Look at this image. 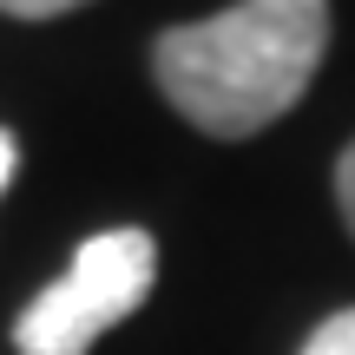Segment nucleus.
<instances>
[{"instance_id":"nucleus-1","label":"nucleus","mask_w":355,"mask_h":355,"mask_svg":"<svg viewBox=\"0 0 355 355\" xmlns=\"http://www.w3.org/2000/svg\"><path fill=\"white\" fill-rule=\"evenodd\" d=\"M329 53V0H237L152 40V79L184 125L250 139L309 92Z\"/></svg>"},{"instance_id":"nucleus-2","label":"nucleus","mask_w":355,"mask_h":355,"mask_svg":"<svg viewBox=\"0 0 355 355\" xmlns=\"http://www.w3.org/2000/svg\"><path fill=\"white\" fill-rule=\"evenodd\" d=\"M152 283H158L152 230H139V224L99 230V237L79 243L73 270L13 316V349L20 355H86L99 336H112L125 316H139Z\"/></svg>"},{"instance_id":"nucleus-3","label":"nucleus","mask_w":355,"mask_h":355,"mask_svg":"<svg viewBox=\"0 0 355 355\" xmlns=\"http://www.w3.org/2000/svg\"><path fill=\"white\" fill-rule=\"evenodd\" d=\"M303 355H355V309H336V316L316 322V336L303 343Z\"/></svg>"},{"instance_id":"nucleus-4","label":"nucleus","mask_w":355,"mask_h":355,"mask_svg":"<svg viewBox=\"0 0 355 355\" xmlns=\"http://www.w3.org/2000/svg\"><path fill=\"white\" fill-rule=\"evenodd\" d=\"M86 7V0H0V13L7 20H60V13Z\"/></svg>"},{"instance_id":"nucleus-5","label":"nucleus","mask_w":355,"mask_h":355,"mask_svg":"<svg viewBox=\"0 0 355 355\" xmlns=\"http://www.w3.org/2000/svg\"><path fill=\"white\" fill-rule=\"evenodd\" d=\"M336 204H343V224H349V237H355V145L336 158Z\"/></svg>"},{"instance_id":"nucleus-6","label":"nucleus","mask_w":355,"mask_h":355,"mask_svg":"<svg viewBox=\"0 0 355 355\" xmlns=\"http://www.w3.org/2000/svg\"><path fill=\"white\" fill-rule=\"evenodd\" d=\"M13 165H20V145H13V132L0 125V191H7V178H13Z\"/></svg>"}]
</instances>
